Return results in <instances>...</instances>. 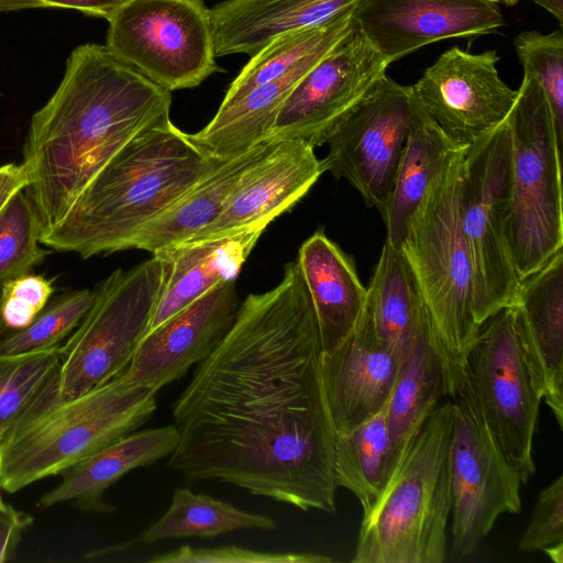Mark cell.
<instances>
[{"label":"cell","mask_w":563,"mask_h":563,"mask_svg":"<svg viewBox=\"0 0 563 563\" xmlns=\"http://www.w3.org/2000/svg\"><path fill=\"white\" fill-rule=\"evenodd\" d=\"M462 147L427 114L410 131L383 220L386 242L399 249L411 214L426 191Z\"/></svg>","instance_id":"f1b7e54d"},{"label":"cell","mask_w":563,"mask_h":563,"mask_svg":"<svg viewBox=\"0 0 563 563\" xmlns=\"http://www.w3.org/2000/svg\"><path fill=\"white\" fill-rule=\"evenodd\" d=\"M42 225L25 189L18 191L0 212V287L31 273L46 257L40 245Z\"/></svg>","instance_id":"836d02e7"},{"label":"cell","mask_w":563,"mask_h":563,"mask_svg":"<svg viewBox=\"0 0 563 563\" xmlns=\"http://www.w3.org/2000/svg\"><path fill=\"white\" fill-rule=\"evenodd\" d=\"M265 229L186 240L154 253L167 260L168 268L146 333L213 287L235 280Z\"/></svg>","instance_id":"44dd1931"},{"label":"cell","mask_w":563,"mask_h":563,"mask_svg":"<svg viewBox=\"0 0 563 563\" xmlns=\"http://www.w3.org/2000/svg\"><path fill=\"white\" fill-rule=\"evenodd\" d=\"M465 150L430 185L399 246L428 311L448 398L463 379L466 356L481 329L473 314L472 266L462 227Z\"/></svg>","instance_id":"8992f818"},{"label":"cell","mask_w":563,"mask_h":563,"mask_svg":"<svg viewBox=\"0 0 563 563\" xmlns=\"http://www.w3.org/2000/svg\"><path fill=\"white\" fill-rule=\"evenodd\" d=\"M2 330H3V327H2L1 316H0V336L2 334Z\"/></svg>","instance_id":"f6af8a7d"},{"label":"cell","mask_w":563,"mask_h":563,"mask_svg":"<svg viewBox=\"0 0 563 563\" xmlns=\"http://www.w3.org/2000/svg\"><path fill=\"white\" fill-rule=\"evenodd\" d=\"M316 313L297 261L240 303L235 320L173 402L167 465L300 510L336 511L335 430Z\"/></svg>","instance_id":"6da1fadb"},{"label":"cell","mask_w":563,"mask_h":563,"mask_svg":"<svg viewBox=\"0 0 563 563\" xmlns=\"http://www.w3.org/2000/svg\"><path fill=\"white\" fill-rule=\"evenodd\" d=\"M523 74L531 75L549 104L555 133L563 142V34L556 30L549 34L538 31L521 32L514 40Z\"/></svg>","instance_id":"e575fe53"},{"label":"cell","mask_w":563,"mask_h":563,"mask_svg":"<svg viewBox=\"0 0 563 563\" xmlns=\"http://www.w3.org/2000/svg\"><path fill=\"white\" fill-rule=\"evenodd\" d=\"M332 559L310 552H264L236 545H184L153 555L148 563H329Z\"/></svg>","instance_id":"8d00e7d4"},{"label":"cell","mask_w":563,"mask_h":563,"mask_svg":"<svg viewBox=\"0 0 563 563\" xmlns=\"http://www.w3.org/2000/svg\"><path fill=\"white\" fill-rule=\"evenodd\" d=\"M175 424L135 430L65 470L60 483L45 493L42 509L69 503L85 512L110 514L115 507L103 495L130 471L169 456L178 443Z\"/></svg>","instance_id":"7402d4cb"},{"label":"cell","mask_w":563,"mask_h":563,"mask_svg":"<svg viewBox=\"0 0 563 563\" xmlns=\"http://www.w3.org/2000/svg\"><path fill=\"white\" fill-rule=\"evenodd\" d=\"M452 553L473 554L504 514L521 510V481L501 452L464 377L450 397Z\"/></svg>","instance_id":"4fadbf2b"},{"label":"cell","mask_w":563,"mask_h":563,"mask_svg":"<svg viewBox=\"0 0 563 563\" xmlns=\"http://www.w3.org/2000/svg\"><path fill=\"white\" fill-rule=\"evenodd\" d=\"M62 344L12 355L0 354V442L56 376Z\"/></svg>","instance_id":"1f68e13d"},{"label":"cell","mask_w":563,"mask_h":563,"mask_svg":"<svg viewBox=\"0 0 563 563\" xmlns=\"http://www.w3.org/2000/svg\"><path fill=\"white\" fill-rule=\"evenodd\" d=\"M132 0H0V12L33 8H62L110 20Z\"/></svg>","instance_id":"f35d334b"},{"label":"cell","mask_w":563,"mask_h":563,"mask_svg":"<svg viewBox=\"0 0 563 563\" xmlns=\"http://www.w3.org/2000/svg\"><path fill=\"white\" fill-rule=\"evenodd\" d=\"M358 0H225L211 9L216 57L254 55L276 37L323 24Z\"/></svg>","instance_id":"603a6c76"},{"label":"cell","mask_w":563,"mask_h":563,"mask_svg":"<svg viewBox=\"0 0 563 563\" xmlns=\"http://www.w3.org/2000/svg\"><path fill=\"white\" fill-rule=\"evenodd\" d=\"M271 144L261 143L222 161L164 212L144 224L130 240L126 250L154 254L202 231L220 216L240 176L266 153Z\"/></svg>","instance_id":"d4e9b609"},{"label":"cell","mask_w":563,"mask_h":563,"mask_svg":"<svg viewBox=\"0 0 563 563\" xmlns=\"http://www.w3.org/2000/svg\"><path fill=\"white\" fill-rule=\"evenodd\" d=\"M356 29L390 64L452 37H476L506 24L498 0H358Z\"/></svg>","instance_id":"2e32d148"},{"label":"cell","mask_w":563,"mask_h":563,"mask_svg":"<svg viewBox=\"0 0 563 563\" xmlns=\"http://www.w3.org/2000/svg\"><path fill=\"white\" fill-rule=\"evenodd\" d=\"M510 184L506 120L464 154L462 227L472 266L473 314L479 327L517 298L519 277L506 240Z\"/></svg>","instance_id":"9c48e42d"},{"label":"cell","mask_w":563,"mask_h":563,"mask_svg":"<svg viewBox=\"0 0 563 563\" xmlns=\"http://www.w3.org/2000/svg\"><path fill=\"white\" fill-rule=\"evenodd\" d=\"M53 282L31 273L5 282L0 287L3 329L11 331L26 327L49 301L54 294Z\"/></svg>","instance_id":"74e56055"},{"label":"cell","mask_w":563,"mask_h":563,"mask_svg":"<svg viewBox=\"0 0 563 563\" xmlns=\"http://www.w3.org/2000/svg\"><path fill=\"white\" fill-rule=\"evenodd\" d=\"M424 114L411 86L383 75L329 135L325 172L347 180L383 218L406 140Z\"/></svg>","instance_id":"7c38bea8"},{"label":"cell","mask_w":563,"mask_h":563,"mask_svg":"<svg viewBox=\"0 0 563 563\" xmlns=\"http://www.w3.org/2000/svg\"><path fill=\"white\" fill-rule=\"evenodd\" d=\"M57 374L0 442V488L9 494L63 473L156 410V393L124 374L69 399L57 394Z\"/></svg>","instance_id":"277c9868"},{"label":"cell","mask_w":563,"mask_h":563,"mask_svg":"<svg viewBox=\"0 0 563 563\" xmlns=\"http://www.w3.org/2000/svg\"><path fill=\"white\" fill-rule=\"evenodd\" d=\"M451 398L408 444L373 507L363 515L352 562L442 563L451 517Z\"/></svg>","instance_id":"5b68a950"},{"label":"cell","mask_w":563,"mask_h":563,"mask_svg":"<svg viewBox=\"0 0 563 563\" xmlns=\"http://www.w3.org/2000/svg\"><path fill=\"white\" fill-rule=\"evenodd\" d=\"M29 186V176L23 164L9 163L0 166V212L20 190Z\"/></svg>","instance_id":"60d3db41"},{"label":"cell","mask_w":563,"mask_h":563,"mask_svg":"<svg viewBox=\"0 0 563 563\" xmlns=\"http://www.w3.org/2000/svg\"><path fill=\"white\" fill-rule=\"evenodd\" d=\"M367 311L378 336L402 356L420 334L432 329L402 253L386 241L367 287Z\"/></svg>","instance_id":"83f0119b"},{"label":"cell","mask_w":563,"mask_h":563,"mask_svg":"<svg viewBox=\"0 0 563 563\" xmlns=\"http://www.w3.org/2000/svg\"><path fill=\"white\" fill-rule=\"evenodd\" d=\"M1 492L2 489L0 488V514H4L7 511H10L13 508V506L5 503Z\"/></svg>","instance_id":"7bdbcfd3"},{"label":"cell","mask_w":563,"mask_h":563,"mask_svg":"<svg viewBox=\"0 0 563 563\" xmlns=\"http://www.w3.org/2000/svg\"><path fill=\"white\" fill-rule=\"evenodd\" d=\"M463 374L501 452L527 483L536 472L532 449L542 396L525 358L514 306L482 324Z\"/></svg>","instance_id":"30bf717a"},{"label":"cell","mask_w":563,"mask_h":563,"mask_svg":"<svg viewBox=\"0 0 563 563\" xmlns=\"http://www.w3.org/2000/svg\"><path fill=\"white\" fill-rule=\"evenodd\" d=\"M221 162L170 118L153 124L107 163L40 242L82 258L126 250L144 224Z\"/></svg>","instance_id":"3957f363"},{"label":"cell","mask_w":563,"mask_h":563,"mask_svg":"<svg viewBox=\"0 0 563 563\" xmlns=\"http://www.w3.org/2000/svg\"><path fill=\"white\" fill-rule=\"evenodd\" d=\"M269 516L249 512L212 496L176 488L166 511L139 536L122 544L96 550L87 560H101L140 544L184 538H213L236 530L275 531Z\"/></svg>","instance_id":"484cf974"},{"label":"cell","mask_w":563,"mask_h":563,"mask_svg":"<svg viewBox=\"0 0 563 563\" xmlns=\"http://www.w3.org/2000/svg\"><path fill=\"white\" fill-rule=\"evenodd\" d=\"M495 51L474 54L452 47L428 67L411 86L440 129L462 147H468L509 117L518 90L498 75Z\"/></svg>","instance_id":"9a60e30c"},{"label":"cell","mask_w":563,"mask_h":563,"mask_svg":"<svg viewBox=\"0 0 563 563\" xmlns=\"http://www.w3.org/2000/svg\"><path fill=\"white\" fill-rule=\"evenodd\" d=\"M550 12L563 25V0H531Z\"/></svg>","instance_id":"b9f144b4"},{"label":"cell","mask_w":563,"mask_h":563,"mask_svg":"<svg viewBox=\"0 0 563 563\" xmlns=\"http://www.w3.org/2000/svg\"><path fill=\"white\" fill-rule=\"evenodd\" d=\"M388 65L354 26L299 79L265 143L301 140L314 148L325 144L340 119Z\"/></svg>","instance_id":"5bb4252c"},{"label":"cell","mask_w":563,"mask_h":563,"mask_svg":"<svg viewBox=\"0 0 563 563\" xmlns=\"http://www.w3.org/2000/svg\"><path fill=\"white\" fill-rule=\"evenodd\" d=\"M404 356L377 334L366 309L355 329L321 355V378L335 433L362 423L389 400Z\"/></svg>","instance_id":"d6986e66"},{"label":"cell","mask_w":563,"mask_h":563,"mask_svg":"<svg viewBox=\"0 0 563 563\" xmlns=\"http://www.w3.org/2000/svg\"><path fill=\"white\" fill-rule=\"evenodd\" d=\"M32 521L31 515L14 507L0 514V563L8 562L15 555L23 532Z\"/></svg>","instance_id":"ab89813d"},{"label":"cell","mask_w":563,"mask_h":563,"mask_svg":"<svg viewBox=\"0 0 563 563\" xmlns=\"http://www.w3.org/2000/svg\"><path fill=\"white\" fill-rule=\"evenodd\" d=\"M353 9L318 26L280 35L252 55L229 86L221 102L228 106L251 89L284 76L307 71L354 26Z\"/></svg>","instance_id":"f546056e"},{"label":"cell","mask_w":563,"mask_h":563,"mask_svg":"<svg viewBox=\"0 0 563 563\" xmlns=\"http://www.w3.org/2000/svg\"><path fill=\"white\" fill-rule=\"evenodd\" d=\"M507 120L511 184L506 240L520 279L563 251L562 145L543 91L531 75L523 74Z\"/></svg>","instance_id":"52a82bcc"},{"label":"cell","mask_w":563,"mask_h":563,"mask_svg":"<svg viewBox=\"0 0 563 563\" xmlns=\"http://www.w3.org/2000/svg\"><path fill=\"white\" fill-rule=\"evenodd\" d=\"M87 288L55 297L24 328L0 336V354L12 355L60 345L78 327L95 300Z\"/></svg>","instance_id":"d6a6232c"},{"label":"cell","mask_w":563,"mask_h":563,"mask_svg":"<svg viewBox=\"0 0 563 563\" xmlns=\"http://www.w3.org/2000/svg\"><path fill=\"white\" fill-rule=\"evenodd\" d=\"M443 397H446L445 372L432 329H429L407 350L387 404L396 465Z\"/></svg>","instance_id":"4316f807"},{"label":"cell","mask_w":563,"mask_h":563,"mask_svg":"<svg viewBox=\"0 0 563 563\" xmlns=\"http://www.w3.org/2000/svg\"><path fill=\"white\" fill-rule=\"evenodd\" d=\"M296 261L316 313L322 352H329L360 322L367 288L358 278L353 257L323 231L301 244Z\"/></svg>","instance_id":"cb8c5ba5"},{"label":"cell","mask_w":563,"mask_h":563,"mask_svg":"<svg viewBox=\"0 0 563 563\" xmlns=\"http://www.w3.org/2000/svg\"><path fill=\"white\" fill-rule=\"evenodd\" d=\"M518 547L543 551L554 563L563 562V475L539 494Z\"/></svg>","instance_id":"d590c367"},{"label":"cell","mask_w":563,"mask_h":563,"mask_svg":"<svg viewBox=\"0 0 563 563\" xmlns=\"http://www.w3.org/2000/svg\"><path fill=\"white\" fill-rule=\"evenodd\" d=\"M387 404L362 423L335 437V484L357 498L363 515L376 503L396 467Z\"/></svg>","instance_id":"4dcf8cb0"},{"label":"cell","mask_w":563,"mask_h":563,"mask_svg":"<svg viewBox=\"0 0 563 563\" xmlns=\"http://www.w3.org/2000/svg\"><path fill=\"white\" fill-rule=\"evenodd\" d=\"M172 93L106 45L76 47L48 101L31 118L25 189L42 232L59 222L107 163L143 130L169 119Z\"/></svg>","instance_id":"7a4b0ae2"},{"label":"cell","mask_w":563,"mask_h":563,"mask_svg":"<svg viewBox=\"0 0 563 563\" xmlns=\"http://www.w3.org/2000/svg\"><path fill=\"white\" fill-rule=\"evenodd\" d=\"M324 172L310 144L301 140L274 142L240 176L220 216L188 240L266 228L291 209Z\"/></svg>","instance_id":"ac0fdd59"},{"label":"cell","mask_w":563,"mask_h":563,"mask_svg":"<svg viewBox=\"0 0 563 563\" xmlns=\"http://www.w3.org/2000/svg\"><path fill=\"white\" fill-rule=\"evenodd\" d=\"M167 268L166 258L152 254L97 286L91 307L62 345L59 397L80 396L125 372L147 331Z\"/></svg>","instance_id":"ba28073f"},{"label":"cell","mask_w":563,"mask_h":563,"mask_svg":"<svg viewBox=\"0 0 563 563\" xmlns=\"http://www.w3.org/2000/svg\"><path fill=\"white\" fill-rule=\"evenodd\" d=\"M498 1H501L507 5H514L518 2V0H498Z\"/></svg>","instance_id":"ee69618b"},{"label":"cell","mask_w":563,"mask_h":563,"mask_svg":"<svg viewBox=\"0 0 563 563\" xmlns=\"http://www.w3.org/2000/svg\"><path fill=\"white\" fill-rule=\"evenodd\" d=\"M106 46L170 92L220 70L202 0H132L109 20Z\"/></svg>","instance_id":"8fae6325"},{"label":"cell","mask_w":563,"mask_h":563,"mask_svg":"<svg viewBox=\"0 0 563 563\" xmlns=\"http://www.w3.org/2000/svg\"><path fill=\"white\" fill-rule=\"evenodd\" d=\"M240 306L235 280L202 295L147 332L123 373L157 393L207 358L231 329Z\"/></svg>","instance_id":"e0dca14e"},{"label":"cell","mask_w":563,"mask_h":563,"mask_svg":"<svg viewBox=\"0 0 563 563\" xmlns=\"http://www.w3.org/2000/svg\"><path fill=\"white\" fill-rule=\"evenodd\" d=\"M516 327L531 376L563 427V251L519 279Z\"/></svg>","instance_id":"ffe728a7"}]
</instances>
